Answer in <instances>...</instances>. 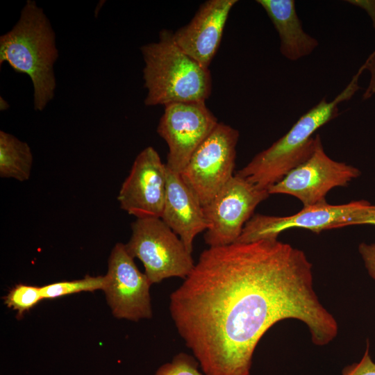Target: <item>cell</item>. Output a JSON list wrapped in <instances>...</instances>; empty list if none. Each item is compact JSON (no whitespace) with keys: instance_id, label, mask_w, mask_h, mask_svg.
<instances>
[{"instance_id":"obj_1","label":"cell","mask_w":375,"mask_h":375,"mask_svg":"<svg viewBox=\"0 0 375 375\" xmlns=\"http://www.w3.org/2000/svg\"><path fill=\"white\" fill-rule=\"evenodd\" d=\"M176 328L206 375H250L256 346L280 321L325 346L338 333L313 287L306 253L276 240L209 247L169 297Z\"/></svg>"},{"instance_id":"obj_2","label":"cell","mask_w":375,"mask_h":375,"mask_svg":"<svg viewBox=\"0 0 375 375\" xmlns=\"http://www.w3.org/2000/svg\"><path fill=\"white\" fill-rule=\"evenodd\" d=\"M58 56L49 19L35 1L27 0L17 22L0 37V65L7 62L15 72L30 77L37 111H42L54 97L53 66Z\"/></svg>"},{"instance_id":"obj_3","label":"cell","mask_w":375,"mask_h":375,"mask_svg":"<svg viewBox=\"0 0 375 375\" xmlns=\"http://www.w3.org/2000/svg\"><path fill=\"white\" fill-rule=\"evenodd\" d=\"M362 65L346 88L332 101L324 97L302 115L290 129L270 147L257 153L236 174L260 189L267 190L292 169L305 162L315 147V133L339 114L338 106L349 100L360 88L358 78Z\"/></svg>"},{"instance_id":"obj_4","label":"cell","mask_w":375,"mask_h":375,"mask_svg":"<svg viewBox=\"0 0 375 375\" xmlns=\"http://www.w3.org/2000/svg\"><path fill=\"white\" fill-rule=\"evenodd\" d=\"M144 62V87L147 106L203 101L210 97L212 78L201 65L175 43L173 32L164 29L158 42L140 47Z\"/></svg>"},{"instance_id":"obj_5","label":"cell","mask_w":375,"mask_h":375,"mask_svg":"<svg viewBox=\"0 0 375 375\" xmlns=\"http://www.w3.org/2000/svg\"><path fill=\"white\" fill-rule=\"evenodd\" d=\"M131 231L126 249L142 262L151 284L171 277L184 279L193 269L192 253L161 218H136Z\"/></svg>"},{"instance_id":"obj_6","label":"cell","mask_w":375,"mask_h":375,"mask_svg":"<svg viewBox=\"0 0 375 375\" xmlns=\"http://www.w3.org/2000/svg\"><path fill=\"white\" fill-rule=\"evenodd\" d=\"M239 136L237 129L219 122L180 173L202 206L233 176Z\"/></svg>"},{"instance_id":"obj_7","label":"cell","mask_w":375,"mask_h":375,"mask_svg":"<svg viewBox=\"0 0 375 375\" xmlns=\"http://www.w3.org/2000/svg\"><path fill=\"white\" fill-rule=\"evenodd\" d=\"M238 174L228 181L203 211L208 224L204 240L209 247L235 243L256 208L269 196Z\"/></svg>"},{"instance_id":"obj_8","label":"cell","mask_w":375,"mask_h":375,"mask_svg":"<svg viewBox=\"0 0 375 375\" xmlns=\"http://www.w3.org/2000/svg\"><path fill=\"white\" fill-rule=\"evenodd\" d=\"M360 174L358 168L330 158L317 134L315 149L309 158L269 188L268 192L290 195L303 206H310L326 202V196L330 190L347 186Z\"/></svg>"},{"instance_id":"obj_9","label":"cell","mask_w":375,"mask_h":375,"mask_svg":"<svg viewBox=\"0 0 375 375\" xmlns=\"http://www.w3.org/2000/svg\"><path fill=\"white\" fill-rule=\"evenodd\" d=\"M218 123L217 117L203 101L165 106L157 133L168 146L167 167L180 174Z\"/></svg>"},{"instance_id":"obj_10","label":"cell","mask_w":375,"mask_h":375,"mask_svg":"<svg viewBox=\"0 0 375 375\" xmlns=\"http://www.w3.org/2000/svg\"><path fill=\"white\" fill-rule=\"evenodd\" d=\"M106 276L103 291L115 317L133 322L151 318L149 290L152 284L136 266L125 244L118 242L112 248Z\"/></svg>"},{"instance_id":"obj_11","label":"cell","mask_w":375,"mask_h":375,"mask_svg":"<svg viewBox=\"0 0 375 375\" xmlns=\"http://www.w3.org/2000/svg\"><path fill=\"white\" fill-rule=\"evenodd\" d=\"M365 200L333 205L325 203L303 206L288 216L254 214L244 225L235 242L249 243L276 240L280 233L291 228H303L315 233L345 227L351 217L367 203Z\"/></svg>"},{"instance_id":"obj_12","label":"cell","mask_w":375,"mask_h":375,"mask_svg":"<svg viewBox=\"0 0 375 375\" xmlns=\"http://www.w3.org/2000/svg\"><path fill=\"white\" fill-rule=\"evenodd\" d=\"M167 185V167L152 147L135 158L119 190L121 209L136 218L158 217L162 214Z\"/></svg>"},{"instance_id":"obj_13","label":"cell","mask_w":375,"mask_h":375,"mask_svg":"<svg viewBox=\"0 0 375 375\" xmlns=\"http://www.w3.org/2000/svg\"><path fill=\"white\" fill-rule=\"evenodd\" d=\"M237 0H208L186 25L173 33L175 43L201 65L209 66L220 45L228 15Z\"/></svg>"},{"instance_id":"obj_14","label":"cell","mask_w":375,"mask_h":375,"mask_svg":"<svg viewBox=\"0 0 375 375\" xmlns=\"http://www.w3.org/2000/svg\"><path fill=\"white\" fill-rule=\"evenodd\" d=\"M167 167V166H166ZM162 220L192 253L195 237L208 228L203 206L179 173L167 167V185Z\"/></svg>"},{"instance_id":"obj_15","label":"cell","mask_w":375,"mask_h":375,"mask_svg":"<svg viewBox=\"0 0 375 375\" xmlns=\"http://www.w3.org/2000/svg\"><path fill=\"white\" fill-rule=\"evenodd\" d=\"M273 24L280 39V52L296 61L311 54L318 47L317 39L308 34L299 18L293 0H257Z\"/></svg>"},{"instance_id":"obj_16","label":"cell","mask_w":375,"mask_h":375,"mask_svg":"<svg viewBox=\"0 0 375 375\" xmlns=\"http://www.w3.org/2000/svg\"><path fill=\"white\" fill-rule=\"evenodd\" d=\"M33 154L29 145L10 133L0 131V176L27 181L31 176Z\"/></svg>"},{"instance_id":"obj_17","label":"cell","mask_w":375,"mask_h":375,"mask_svg":"<svg viewBox=\"0 0 375 375\" xmlns=\"http://www.w3.org/2000/svg\"><path fill=\"white\" fill-rule=\"evenodd\" d=\"M106 276L86 275L83 278L52 283L41 287L44 299H53L81 292L103 290Z\"/></svg>"},{"instance_id":"obj_18","label":"cell","mask_w":375,"mask_h":375,"mask_svg":"<svg viewBox=\"0 0 375 375\" xmlns=\"http://www.w3.org/2000/svg\"><path fill=\"white\" fill-rule=\"evenodd\" d=\"M3 300L5 305L16 310L17 317L21 319L44 299L41 287L18 283L9 290Z\"/></svg>"},{"instance_id":"obj_19","label":"cell","mask_w":375,"mask_h":375,"mask_svg":"<svg viewBox=\"0 0 375 375\" xmlns=\"http://www.w3.org/2000/svg\"><path fill=\"white\" fill-rule=\"evenodd\" d=\"M197 359L192 355L181 352L170 362L160 366L153 375H206L200 372Z\"/></svg>"},{"instance_id":"obj_20","label":"cell","mask_w":375,"mask_h":375,"mask_svg":"<svg viewBox=\"0 0 375 375\" xmlns=\"http://www.w3.org/2000/svg\"><path fill=\"white\" fill-rule=\"evenodd\" d=\"M342 375H375V362L369 353V343L359 362L344 367Z\"/></svg>"},{"instance_id":"obj_21","label":"cell","mask_w":375,"mask_h":375,"mask_svg":"<svg viewBox=\"0 0 375 375\" xmlns=\"http://www.w3.org/2000/svg\"><path fill=\"white\" fill-rule=\"evenodd\" d=\"M375 226V205L369 202L360 208L349 219L348 226Z\"/></svg>"},{"instance_id":"obj_22","label":"cell","mask_w":375,"mask_h":375,"mask_svg":"<svg viewBox=\"0 0 375 375\" xmlns=\"http://www.w3.org/2000/svg\"><path fill=\"white\" fill-rule=\"evenodd\" d=\"M358 249L368 274L375 281V242H361Z\"/></svg>"},{"instance_id":"obj_23","label":"cell","mask_w":375,"mask_h":375,"mask_svg":"<svg viewBox=\"0 0 375 375\" xmlns=\"http://www.w3.org/2000/svg\"><path fill=\"white\" fill-rule=\"evenodd\" d=\"M364 65L365 69L370 73V80L362 99H368L375 94V51L367 58Z\"/></svg>"},{"instance_id":"obj_24","label":"cell","mask_w":375,"mask_h":375,"mask_svg":"<svg viewBox=\"0 0 375 375\" xmlns=\"http://www.w3.org/2000/svg\"><path fill=\"white\" fill-rule=\"evenodd\" d=\"M347 1L363 9L370 17L375 30V0H350Z\"/></svg>"},{"instance_id":"obj_25","label":"cell","mask_w":375,"mask_h":375,"mask_svg":"<svg viewBox=\"0 0 375 375\" xmlns=\"http://www.w3.org/2000/svg\"><path fill=\"white\" fill-rule=\"evenodd\" d=\"M0 108L1 110H6L9 108V105L6 101H5L1 97L0 98Z\"/></svg>"}]
</instances>
